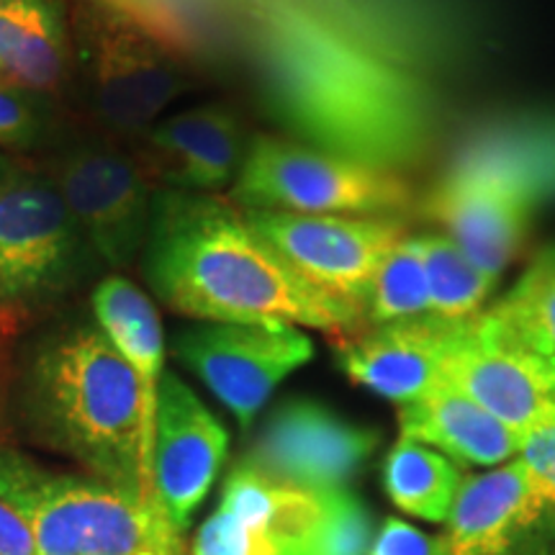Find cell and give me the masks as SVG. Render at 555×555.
<instances>
[{"label": "cell", "instance_id": "obj_4", "mask_svg": "<svg viewBox=\"0 0 555 555\" xmlns=\"http://www.w3.org/2000/svg\"><path fill=\"white\" fill-rule=\"evenodd\" d=\"M99 260L50 172L11 163L0 183V337L52 307Z\"/></svg>", "mask_w": 555, "mask_h": 555}, {"label": "cell", "instance_id": "obj_17", "mask_svg": "<svg viewBox=\"0 0 555 555\" xmlns=\"http://www.w3.org/2000/svg\"><path fill=\"white\" fill-rule=\"evenodd\" d=\"M399 429L406 440L422 442L463 466L496 468L515 461L522 448V435L450 384L401 404Z\"/></svg>", "mask_w": 555, "mask_h": 555}, {"label": "cell", "instance_id": "obj_30", "mask_svg": "<svg viewBox=\"0 0 555 555\" xmlns=\"http://www.w3.org/2000/svg\"><path fill=\"white\" fill-rule=\"evenodd\" d=\"M131 555H183V543L144 547V551H137V553H131Z\"/></svg>", "mask_w": 555, "mask_h": 555}, {"label": "cell", "instance_id": "obj_5", "mask_svg": "<svg viewBox=\"0 0 555 555\" xmlns=\"http://www.w3.org/2000/svg\"><path fill=\"white\" fill-rule=\"evenodd\" d=\"M232 204L249 211L391 217L412 204V191L393 172L281 137H258L232 183Z\"/></svg>", "mask_w": 555, "mask_h": 555}, {"label": "cell", "instance_id": "obj_3", "mask_svg": "<svg viewBox=\"0 0 555 555\" xmlns=\"http://www.w3.org/2000/svg\"><path fill=\"white\" fill-rule=\"evenodd\" d=\"M0 502L24 519L39 555H131L183 543L155 502L95 476L57 474L3 446Z\"/></svg>", "mask_w": 555, "mask_h": 555}, {"label": "cell", "instance_id": "obj_16", "mask_svg": "<svg viewBox=\"0 0 555 555\" xmlns=\"http://www.w3.org/2000/svg\"><path fill=\"white\" fill-rule=\"evenodd\" d=\"M245 131L232 108L193 106L159 119L142 137L137 157L155 185L168 191L214 193L234 183L245 163Z\"/></svg>", "mask_w": 555, "mask_h": 555}, {"label": "cell", "instance_id": "obj_32", "mask_svg": "<svg viewBox=\"0 0 555 555\" xmlns=\"http://www.w3.org/2000/svg\"><path fill=\"white\" fill-rule=\"evenodd\" d=\"M0 343H3V337H0Z\"/></svg>", "mask_w": 555, "mask_h": 555}, {"label": "cell", "instance_id": "obj_28", "mask_svg": "<svg viewBox=\"0 0 555 555\" xmlns=\"http://www.w3.org/2000/svg\"><path fill=\"white\" fill-rule=\"evenodd\" d=\"M365 555H448L446 535H429L404 519L388 517Z\"/></svg>", "mask_w": 555, "mask_h": 555}, {"label": "cell", "instance_id": "obj_9", "mask_svg": "<svg viewBox=\"0 0 555 555\" xmlns=\"http://www.w3.org/2000/svg\"><path fill=\"white\" fill-rule=\"evenodd\" d=\"M172 352L247 429L275 388L314 358V343L291 324L204 322L178 332Z\"/></svg>", "mask_w": 555, "mask_h": 555}, {"label": "cell", "instance_id": "obj_23", "mask_svg": "<svg viewBox=\"0 0 555 555\" xmlns=\"http://www.w3.org/2000/svg\"><path fill=\"white\" fill-rule=\"evenodd\" d=\"M429 317V283L420 234H406L388 249L365 298V324Z\"/></svg>", "mask_w": 555, "mask_h": 555}, {"label": "cell", "instance_id": "obj_12", "mask_svg": "<svg viewBox=\"0 0 555 555\" xmlns=\"http://www.w3.org/2000/svg\"><path fill=\"white\" fill-rule=\"evenodd\" d=\"M446 380L522 437L555 416V367L502 335L483 311L457 332Z\"/></svg>", "mask_w": 555, "mask_h": 555}, {"label": "cell", "instance_id": "obj_13", "mask_svg": "<svg viewBox=\"0 0 555 555\" xmlns=\"http://www.w3.org/2000/svg\"><path fill=\"white\" fill-rule=\"evenodd\" d=\"M448 555H555V509L522 461L466 476L448 517Z\"/></svg>", "mask_w": 555, "mask_h": 555}, {"label": "cell", "instance_id": "obj_26", "mask_svg": "<svg viewBox=\"0 0 555 555\" xmlns=\"http://www.w3.org/2000/svg\"><path fill=\"white\" fill-rule=\"evenodd\" d=\"M193 555H275L262 535L247 530L237 517L217 509L201 525Z\"/></svg>", "mask_w": 555, "mask_h": 555}, {"label": "cell", "instance_id": "obj_11", "mask_svg": "<svg viewBox=\"0 0 555 555\" xmlns=\"http://www.w3.org/2000/svg\"><path fill=\"white\" fill-rule=\"evenodd\" d=\"M376 446L373 429L352 425L317 401H291L273 412L242 463L275 483L327 491L350 483Z\"/></svg>", "mask_w": 555, "mask_h": 555}, {"label": "cell", "instance_id": "obj_6", "mask_svg": "<svg viewBox=\"0 0 555 555\" xmlns=\"http://www.w3.org/2000/svg\"><path fill=\"white\" fill-rule=\"evenodd\" d=\"M47 172L101 266L111 273L134 268L159 191L139 157L108 139H88L54 157Z\"/></svg>", "mask_w": 555, "mask_h": 555}, {"label": "cell", "instance_id": "obj_10", "mask_svg": "<svg viewBox=\"0 0 555 555\" xmlns=\"http://www.w3.org/2000/svg\"><path fill=\"white\" fill-rule=\"evenodd\" d=\"M227 446V429L211 409L176 373L165 371L159 380L150 478L155 504L178 535L189 530L191 517L217 481Z\"/></svg>", "mask_w": 555, "mask_h": 555}, {"label": "cell", "instance_id": "obj_31", "mask_svg": "<svg viewBox=\"0 0 555 555\" xmlns=\"http://www.w3.org/2000/svg\"><path fill=\"white\" fill-rule=\"evenodd\" d=\"M11 163H13V159H9L3 155V152H0V183H3V178H5V172H9Z\"/></svg>", "mask_w": 555, "mask_h": 555}, {"label": "cell", "instance_id": "obj_29", "mask_svg": "<svg viewBox=\"0 0 555 555\" xmlns=\"http://www.w3.org/2000/svg\"><path fill=\"white\" fill-rule=\"evenodd\" d=\"M0 555H39L29 527L5 502H0Z\"/></svg>", "mask_w": 555, "mask_h": 555}, {"label": "cell", "instance_id": "obj_22", "mask_svg": "<svg viewBox=\"0 0 555 555\" xmlns=\"http://www.w3.org/2000/svg\"><path fill=\"white\" fill-rule=\"evenodd\" d=\"M429 283V314L468 322L481 314L491 278L448 234H420Z\"/></svg>", "mask_w": 555, "mask_h": 555}, {"label": "cell", "instance_id": "obj_15", "mask_svg": "<svg viewBox=\"0 0 555 555\" xmlns=\"http://www.w3.org/2000/svg\"><path fill=\"white\" fill-rule=\"evenodd\" d=\"M463 324L433 314L373 324L337 339V365L367 391L409 404L448 384L446 365Z\"/></svg>", "mask_w": 555, "mask_h": 555}, {"label": "cell", "instance_id": "obj_18", "mask_svg": "<svg viewBox=\"0 0 555 555\" xmlns=\"http://www.w3.org/2000/svg\"><path fill=\"white\" fill-rule=\"evenodd\" d=\"M73 62V26L60 0H0V75L39 99H60Z\"/></svg>", "mask_w": 555, "mask_h": 555}, {"label": "cell", "instance_id": "obj_24", "mask_svg": "<svg viewBox=\"0 0 555 555\" xmlns=\"http://www.w3.org/2000/svg\"><path fill=\"white\" fill-rule=\"evenodd\" d=\"M373 535L367 506L343 486L322 491V509L314 522L278 555H365Z\"/></svg>", "mask_w": 555, "mask_h": 555}, {"label": "cell", "instance_id": "obj_1", "mask_svg": "<svg viewBox=\"0 0 555 555\" xmlns=\"http://www.w3.org/2000/svg\"><path fill=\"white\" fill-rule=\"evenodd\" d=\"M142 268L165 307L198 322L291 324L335 343L365 330L311 288L240 206L214 193L157 191Z\"/></svg>", "mask_w": 555, "mask_h": 555}, {"label": "cell", "instance_id": "obj_7", "mask_svg": "<svg viewBox=\"0 0 555 555\" xmlns=\"http://www.w3.org/2000/svg\"><path fill=\"white\" fill-rule=\"evenodd\" d=\"M249 224L311 288L365 324V298L388 249L406 237L393 217H319V214L249 211Z\"/></svg>", "mask_w": 555, "mask_h": 555}, {"label": "cell", "instance_id": "obj_20", "mask_svg": "<svg viewBox=\"0 0 555 555\" xmlns=\"http://www.w3.org/2000/svg\"><path fill=\"white\" fill-rule=\"evenodd\" d=\"M466 481L448 455L399 437L384 463L386 494L401 512L425 522H448Z\"/></svg>", "mask_w": 555, "mask_h": 555}, {"label": "cell", "instance_id": "obj_2", "mask_svg": "<svg viewBox=\"0 0 555 555\" xmlns=\"http://www.w3.org/2000/svg\"><path fill=\"white\" fill-rule=\"evenodd\" d=\"M21 399L39 440L90 476L155 502L142 386L93 314L41 339L26 365Z\"/></svg>", "mask_w": 555, "mask_h": 555}, {"label": "cell", "instance_id": "obj_27", "mask_svg": "<svg viewBox=\"0 0 555 555\" xmlns=\"http://www.w3.org/2000/svg\"><path fill=\"white\" fill-rule=\"evenodd\" d=\"M517 457L522 461L540 496L555 509V416L532 427L522 437V448H519Z\"/></svg>", "mask_w": 555, "mask_h": 555}, {"label": "cell", "instance_id": "obj_19", "mask_svg": "<svg viewBox=\"0 0 555 555\" xmlns=\"http://www.w3.org/2000/svg\"><path fill=\"white\" fill-rule=\"evenodd\" d=\"M90 314L137 373L155 437L159 380L165 376V337L155 301L129 275L108 273L90 294Z\"/></svg>", "mask_w": 555, "mask_h": 555}, {"label": "cell", "instance_id": "obj_25", "mask_svg": "<svg viewBox=\"0 0 555 555\" xmlns=\"http://www.w3.org/2000/svg\"><path fill=\"white\" fill-rule=\"evenodd\" d=\"M47 131L44 99L0 75V147L29 152Z\"/></svg>", "mask_w": 555, "mask_h": 555}, {"label": "cell", "instance_id": "obj_8", "mask_svg": "<svg viewBox=\"0 0 555 555\" xmlns=\"http://www.w3.org/2000/svg\"><path fill=\"white\" fill-rule=\"evenodd\" d=\"M73 44L95 114L116 134L144 137L183 90L176 60L124 16L93 11Z\"/></svg>", "mask_w": 555, "mask_h": 555}, {"label": "cell", "instance_id": "obj_21", "mask_svg": "<svg viewBox=\"0 0 555 555\" xmlns=\"http://www.w3.org/2000/svg\"><path fill=\"white\" fill-rule=\"evenodd\" d=\"M483 314L512 343L555 367V258L540 260Z\"/></svg>", "mask_w": 555, "mask_h": 555}, {"label": "cell", "instance_id": "obj_14", "mask_svg": "<svg viewBox=\"0 0 555 555\" xmlns=\"http://www.w3.org/2000/svg\"><path fill=\"white\" fill-rule=\"evenodd\" d=\"M530 193L489 159H466L427 198V214L491 281L525 240Z\"/></svg>", "mask_w": 555, "mask_h": 555}]
</instances>
